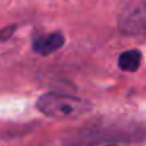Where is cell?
<instances>
[{
    "instance_id": "5b68a950",
    "label": "cell",
    "mask_w": 146,
    "mask_h": 146,
    "mask_svg": "<svg viewBox=\"0 0 146 146\" xmlns=\"http://www.w3.org/2000/svg\"><path fill=\"white\" fill-rule=\"evenodd\" d=\"M14 29H16V27H10V29H5L3 30V32H0V38H2V39H5V38H7V36H11V33H13V30Z\"/></svg>"
},
{
    "instance_id": "6da1fadb",
    "label": "cell",
    "mask_w": 146,
    "mask_h": 146,
    "mask_svg": "<svg viewBox=\"0 0 146 146\" xmlns=\"http://www.w3.org/2000/svg\"><path fill=\"white\" fill-rule=\"evenodd\" d=\"M36 107L44 116L54 119H71L82 116L90 110V104L80 98L61 93H46L36 102Z\"/></svg>"
},
{
    "instance_id": "3957f363",
    "label": "cell",
    "mask_w": 146,
    "mask_h": 146,
    "mask_svg": "<svg viewBox=\"0 0 146 146\" xmlns=\"http://www.w3.org/2000/svg\"><path fill=\"white\" fill-rule=\"evenodd\" d=\"M64 44V36L60 32H54L44 36H38L33 41V50L39 55H50L61 49Z\"/></svg>"
},
{
    "instance_id": "8992f818",
    "label": "cell",
    "mask_w": 146,
    "mask_h": 146,
    "mask_svg": "<svg viewBox=\"0 0 146 146\" xmlns=\"http://www.w3.org/2000/svg\"><path fill=\"white\" fill-rule=\"evenodd\" d=\"M107 146H113V145H107Z\"/></svg>"
},
{
    "instance_id": "277c9868",
    "label": "cell",
    "mask_w": 146,
    "mask_h": 146,
    "mask_svg": "<svg viewBox=\"0 0 146 146\" xmlns=\"http://www.w3.org/2000/svg\"><path fill=\"white\" fill-rule=\"evenodd\" d=\"M141 64V54H140L137 49H130V50H126L119 55L118 58V66L119 69L126 71V72H133L137 71Z\"/></svg>"
},
{
    "instance_id": "7a4b0ae2",
    "label": "cell",
    "mask_w": 146,
    "mask_h": 146,
    "mask_svg": "<svg viewBox=\"0 0 146 146\" xmlns=\"http://www.w3.org/2000/svg\"><path fill=\"white\" fill-rule=\"evenodd\" d=\"M118 27L129 36L146 35V0H129L119 13Z\"/></svg>"
}]
</instances>
